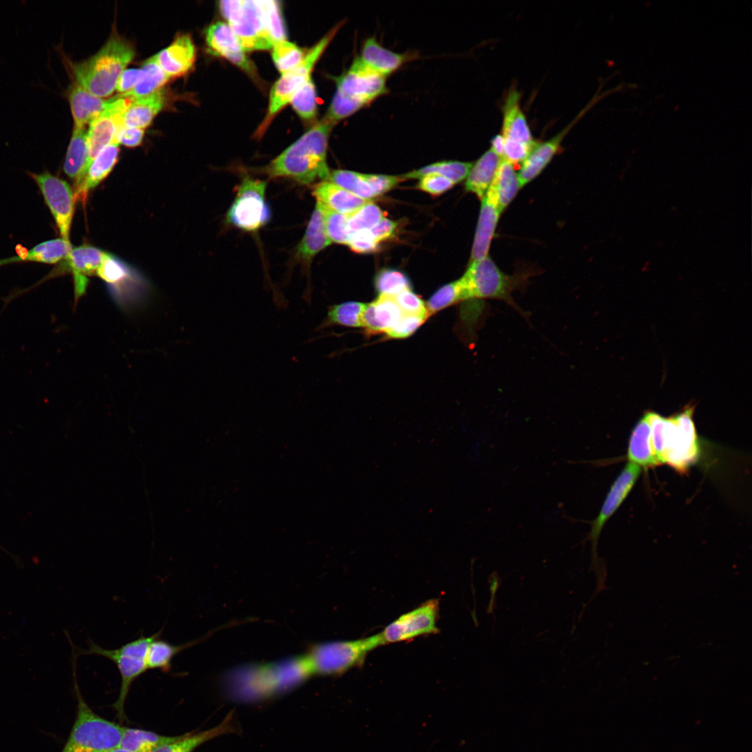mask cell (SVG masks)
Instances as JSON below:
<instances>
[{"instance_id":"8","label":"cell","mask_w":752,"mask_h":752,"mask_svg":"<svg viewBox=\"0 0 752 752\" xmlns=\"http://www.w3.org/2000/svg\"><path fill=\"white\" fill-rule=\"evenodd\" d=\"M219 8L245 52L272 49L261 1H221Z\"/></svg>"},{"instance_id":"33","label":"cell","mask_w":752,"mask_h":752,"mask_svg":"<svg viewBox=\"0 0 752 752\" xmlns=\"http://www.w3.org/2000/svg\"><path fill=\"white\" fill-rule=\"evenodd\" d=\"M233 715V713H230L221 723L211 729L182 735L180 739L161 746L152 752H193L198 746L214 737L235 732Z\"/></svg>"},{"instance_id":"29","label":"cell","mask_w":752,"mask_h":752,"mask_svg":"<svg viewBox=\"0 0 752 752\" xmlns=\"http://www.w3.org/2000/svg\"><path fill=\"white\" fill-rule=\"evenodd\" d=\"M501 159L489 148L473 164L465 182L466 190L482 200L494 180Z\"/></svg>"},{"instance_id":"55","label":"cell","mask_w":752,"mask_h":752,"mask_svg":"<svg viewBox=\"0 0 752 752\" xmlns=\"http://www.w3.org/2000/svg\"><path fill=\"white\" fill-rule=\"evenodd\" d=\"M141 75V68L125 69L117 81L116 90L121 95L128 93L137 84Z\"/></svg>"},{"instance_id":"36","label":"cell","mask_w":752,"mask_h":752,"mask_svg":"<svg viewBox=\"0 0 752 752\" xmlns=\"http://www.w3.org/2000/svg\"><path fill=\"white\" fill-rule=\"evenodd\" d=\"M180 736H164L141 729L124 728L118 747L132 752H152L158 747L180 739Z\"/></svg>"},{"instance_id":"24","label":"cell","mask_w":752,"mask_h":752,"mask_svg":"<svg viewBox=\"0 0 752 752\" xmlns=\"http://www.w3.org/2000/svg\"><path fill=\"white\" fill-rule=\"evenodd\" d=\"M331 243L325 230L322 206L317 201L305 233L296 247L295 257L306 265Z\"/></svg>"},{"instance_id":"15","label":"cell","mask_w":752,"mask_h":752,"mask_svg":"<svg viewBox=\"0 0 752 752\" xmlns=\"http://www.w3.org/2000/svg\"><path fill=\"white\" fill-rule=\"evenodd\" d=\"M48 205L63 239L69 240L75 196L69 185L49 173L32 174Z\"/></svg>"},{"instance_id":"32","label":"cell","mask_w":752,"mask_h":752,"mask_svg":"<svg viewBox=\"0 0 752 752\" xmlns=\"http://www.w3.org/2000/svg\"><path fill=\"white\" fill-rule=\"evenodd\" d=\"M72 249L70 240L63 238L50 240L37 244L24 254L0 260V265L18 261L54 264L66 258Z\"/></svg>"},{"instance_id":"27","label":"cell","mask_w":752,"mask_h":752,"mask_svg":"<svg viewBox=\"0 0 752 752\" xmlns=\"http://www.w3.org/2000/svg\"><path fill=\"white\" fill-rule=\"evenodd\" d=\"M313 194L317 201L345 215L352 214L368 201L327 180L317 184Z\"/></svg>"},{"instance_id":"19","label":"cell","mask_w":752,"mask_h":752,"mask_svg":"<svg viewBox=\"0 0 752 752\" xmlns=\"http://www.w3.org/2000/svg\"><path fill=\"white\" fill-rule=\"evenodd\" d=\"M104 252L100 249L83 245L72 248L71 251L63 260L54 276L66 271L72 272L74 276L75 297L77 300L84 293L87 284V276L97 272L100 265Z\"/></svg>"},{"instance_id":"26","label":"cell","mask_w":752,"mask_h":752,"mask_svg":"<svg viewBox=\"0 0 752 752\" xmlns=\"http://www.w3.org/2000/svg\"><path fill=\"white\" fill-rule=\"evenodd\" d=\"M116 143L104 147L90 164L79 186L75 189V198L84 202L89 190L96 187L111 171L118 157L119 148Z\"/></svg>"},{"instance_id":"1","label":"cell","mask_w":752,"mask_h":752,"mask_svg":"<svg viewBox=\"0 0 752 752\" xmlns=\"http://www.w3.org/2000/svg\"><path fill=\"white\" fill-rule=\"evenodd\" d=\"M530 276L528 273L509 275L502 272L489 256L470 262L461 280L465 306L461 312V320L469 331H476L483 313L484 300L503 301L526 320L528 313L523 311L512 297L515 291L522 290Z\"/></svg>"},{"instance_id":"4","label":"cell","mask_w":752,"mask_h":752,"mask_svg":"<svg viewBox=\"0 0 752 752\" xmlns=\"http://www.w3.org/2000/svg\"><path fill=\"white\" fill-rule=\"evenodd\" d=\"M134 56L132 45L113 35L95 55L71 63L70 68L77 84L93 95L104 97L116 90L121 73Z\"/></svg>"},{"instance_id":"57","label":"cell","mask_w":752,"mask_h":752,"mask_svg":"<svg viewBox=\"0 0 752 752\" xmlns=\"http://www.w3.org/2000/svg\"><path fill=\"white\" fill-rule=\"evenodd\" d=\"M490 600L487 606V613H493L495 605V595L500 584V578L495 572L492 573L489 578Z\"/></svg>"},{"instance_id":"58","label":"cell","mask_w":752,"mask_h":752,"mask_svg":"<svg viewBox=\"0 0 752 752\" xmlns=\"http://www.w3.org/2000/svg\"><path fill=\"white\" fill-rule=\"evenodd\" d=\"M490 148L499 157H503L504 150V139L501 134H498L492 139Z\"/></svg>"},{"instance_id":"52","label":"cell","mask_w":752,"mask_h":752,"mask_svg":"<svg viewBox=\"0 0 752 752\" xmlns=\"http://www.w3.org/2000/svg\"><path fill=\"white\" fill-rule=\"evenodd\" d=\"M378 244L370 230H364L352 235L347 245L356 253H366L375 251Z\"/></svg>"},{"instance_id":"16","label":"cell","mask_w":752,"mask_h":752,"mask_svg":"<svg viewBox=\"0 0 752 752\" xmlns=\"http://www.w3.org/2000/svg\"><path fill=\"white\" fill-rule=\"evenodd\" d=\"M597 97L596 95L572 121L552 138L543 142L537 141L528 155L522 162L521 168L517 173L521 188L535 178L549 164L561 149V143L564 137L581 117L594 103L597 102Z\"/></svg>"},{"instance_id":"49","label":"cell","mask_w":752,"mask_h":752,"mask_svg":"<svg viewBox=\"0 0 752 752\" xmlns=\"http://www.w3.org/2000/svg\"><path fill=\"white\" fill-rule=\"evenodd\" d=\"M428 318L426 315L404 314L385 334L389 338H405L412 335Z\"/></svg>"},{"instance_id":"37","label":"cell","mask_w":752,"mask_h":752,"mask_svg":"<svg viewBox=\"0 0 752 752\" xmlns=\"http://www.w3.org/2000/svg\"><path fill=\"white\" fill-rule=\"evenodd\" d=\"M199 641L200 640H195L183 644L175 645L160 639L159 636L155 638L150 643L147 651L146 664L148 669H158L163 672H169L171 668L173 658L180 652Z\"/></svg>"},{"instance_id":"46","label":"cell","mask_w":752,"mask_h":752,"mask_svg":"<svg viewBox=\"0 0 752 752\" xmlns=\"http://www.w3.org/2000/svg\"><path fill=\"white\" fill-rule=\"evenodd\" d=\"M133 272L125 263L116 256L104 252L96 273L111 287L122 282Z\"/></svg>"},{"instance_id":"22","label":"cell","mask_w":752,"mask_h":752,"mask_svg":"<svg viewBox=\"0 0 752 752\" xmlns=\"http://www.w3.org/2000/svg\"><path fill=\"white\" fill-rule=\"evenodd\" d=\"M412 55L400 54L382 46L375 37L367 38L354 59L364 69L386 78L407 62Z\"/></svg>"},{"instance_id":"6","label":"cell","mask_w":752,"mask_h":752,"mask_svg":"<svg viewBox=\"0 0 752 752\" xmlns=\"http://www.w3.org/2000/svg\"><path fill=\"white\" fill-rule=\"evenodd\" d=\"M383 645L379 633L355 640L313 644L305 655L313 675H336L362 665L369 652Z\"/></svg>"},{"instance_id":"12","label":"cell","mask_w":752,"mask_h":752,"mask_svg":"<svg viewBox=\"0 0 752 752\" xmlns=\"http://www.w3.org/2000/svg\"><path fill=\"white\" fill-rule=\"evenodd\" d=\"M266 186L267 183L264 180L244 178L228 209L227 222L249 232L256 231L264 226L271 216L265 201Z\"/></svg>"},{"instance_id":"51","label":"cell","mask_w":752,"mask_h":752,"mask_svg":"<svg viewBox=\"0 0 752 752\" xmlns=\"http://www.w3.org/2000/svg\"><path fill=\"white\" fill-rule=\"evenodd\" d=\"M455 184L446 178L430 173L420 178L418 187L420 189L432 195H439L451 188Z\"/></svg>"},{"instance_id":"30","label":"cell","mask_w":752,"mask_h":752,"mask_svg":"<svg viewBox=\"0 0 752 752\" xmlns=\"http://www.w3.org/2000/svg\"><path fill=\"white\" fill-rule=\"evenodd\" d=\"M88 168L86 132L74 128L63 165L65 174L75 181V189L81 184Z\"/></svg>"},{"instance_id":"2","label":"cell","mask_w":752,"mask_h":752,"mask_svg":"<svg viewBox=\"0 0 752 752\" xmlns=\"http://www.w3.org/2000/svg\"><path fill=\"white\" fill-rule=\"evenodd\" d=\"M334 126L322 118L274 159L266 173L271 178H287L303 185L328 179L327 152Z\"/></svg>"},{"instance_id":"41","label":"cell","mask_w":752,"mask_h":752,"mask_svg":"<svg viewBox=\"0 0 752 752\" xmlns=\"http://www.w3.org/2000/svg\"><path fill=\"white\" fill-rule=\"evenodd\" d=\"M464 301L460 279L446 284L435 291L425 303L429 315L458 302Z\"/></svg>"},{"instance_id":"50","label":"cell","mask_w":752,"mask_h":752,"mask_svg":"<svg viewBox=\"0 0 752 752\" xmlns=\"http://www.w3.org/2000/svg\"><path fill=\"white\" fill-rule=\"evenodd\" d=\"M393 298L402 313L430 317L425 303L411 289L399 292Z\"/></svg>"},{"instance_id":"10","label":"cell","mask_w":752,"mask_h":752,"mask_svg":"<svg viewBox=\"0 0 752 752\" xmlns=\"http://www.w3.org/2000/svg\"><path fill=\"white\" fill-rule=\"evenodd\" d=\"M341 26L334 27L304 55L302 61L295 68L281 75L273 85L270 94L267 116L262 125V131L267 127L272 118L290 102L295 93L311 77L312 70L329 44Z\"/></svg>"},{"instance_id":"34","label":"cell","mask_w":752,"mask_h":752,"mask_svg":"<svg viewBox=\"0 0 752 752\" xmlns=\"http://www.w3.org/2000/svg\"><path fill=\"white\" fill-rule=\"evenodd\" d=\"M141 69V75L135 86L128 93L119 95L132 100L143 97L161 91L170 79L157 63L155 56L147 59Z\"/></svg>"},{"instance_id":"44","label":"cell","mask_w":752,"mask_h":752,"mask_svg":"<svg viewBox=\"0 0 752 752\" xmlns=\"http://www.w3.org/2000/svg\"><path fill=\"white\" fill-rule=\"evenodd\" d=\"M374 283L379 295L392 297L403 290L411 289L412 287L407 276L394 269L380 270L375 278Z\"/></svg>"},{"instance_id":"14","label":"cell","mask_w":752,"mask_h":752,"mask_svg":"<svg viewBox=\"0 0 752 752\" xmlns=\"http://www.w3.org/2000/svg\"><path fill=\"white\" fill-rule=\"evenodd\" d=\"M131 102V99L120 95L111 98L108 107L89 123L86 132L88 166L104 147L114 142L117 133L124 126L125 112Z\"/></svg>"},{"instance_id":"5","label":"cell","mask_w":752,"mask_h":752,"mask_svg":"<svg viewBox=\"0 0 752 752\" xmlns=\"http://www.w3.org/2000/svg\"><path fill=\"white\" fill-rule=\"evenodd\" d=\"M336 91L323 119L334 125L386 93V78L373 73L354 59L350 68L335 77Z\"/></svg>"},{"instance_id":"39","label":"cell","mask_w":752,"mask_h":752,"mask_svg":"<svg viewBox=\"0 0 752 752\" xmlns=\"http://www.w3.org/2000/svg\"><path fill=\"white\" fill-rule=\"evenodd\" d=\"M472 165L471 162L459 161L439 162L408 173L403 178H420L430 173H437L455 184L467 177Z\"/></svg>"},{"instance_id":"59","label":"cell","mask_w":752,"mask_h":752,"mask_svg":"<svg viewBox=\"0 0 752 752\" xmlns=\"http://www.w3.org/2000/svg\"><path fill=\"white\" fill-rule=\"evenodd\" d=\"M108 752H132V751L125 749H122V748H120V747H116V748H115V749H113L112 750L109 751Z\"/></svg>"},{"instance_id":"48","label":"cell","mask_w":752,"mask_h":752,"mask_svg":"<svg viewBox=\"0 0 752 752\" xmlns=\"http://www.w3.org/2000/svg\"><path fill=\"white\" fill-rule=\"evenodd\" d=\"M271 38L274 43L286 40L280 6L276 1H261Z\"/></svg>"},{"instance_id":"35","label":"cell","mask_w":752,"mask_h":752,"mask_svg":"<svg viewBox=\"0 0 752 752\" xmlns=\"http://www.w3.org/2000/svg\"><path fill=\"white\" fill-rule=\"evenodd\" d=\"M366 304L349 301L329 306L327 315L315 331L338 325L347 327H363L362 315Z\"/></svg>"},{"instance_id":"13","label":"cell","mask_w":752,"mask_h":752,"mask_svg":"<svg viewBox=\"0 0 752 752\" xmlns=\"http://www.w3.org/2000/svg\"><path fill=\"white\" fill-rule=\"evenodd\" d=\"M439 611V600L431 599L401 615L379 632L383 644L410 641L418 636L438 633Z\"/></svg>"},{"instance_id":"17","label":"cell","mask_w":752,"mask_h":752,"mask_svg":"<svg viewBox=\"0 0 752 752\" xmlns=\"http://www.w3.org/2000/svg\"><path fill=\"white\" fill-rule=\"evenodd\" d=\"M205 41L211 54L226 58L250 75L254 74L251 62L228 24H210L205 31Z\"/></svg>"},{"instance_id":"25","label":"cell","mask_w":752,"mask_h":752,"mask_svg":"<svg viewBox=\"0 0 752 752\" xmlns=\"http://www.w3.org/2000/svg\"><path fill=\"white\" fill-rule=\"evenodd\" d=\"M74 128H84L109 104L111 99L104 100L93 95L77 83L71 85L68 93Z\"/></svg>"},{"instance_id":"23","label":"cell","mask_w":752,"mask_h":752,"mask_svg":"<svg viewBox=\"0 0 752 752\" xmlns=\"http://www.w3.org/2000/svg\"><path fill=\"white\" fill-rule=\"evenodd\" d=\"M403 315L393 297L379 295L366 304L362 315L363 327L368 334H386Z\"/></svg>"},{"instance_id":"7","label":"cell","mask_w":752,"mask_h":752,"mask_svg":"<svg viewBox=\"0 0 752 752\" xmlns=\"http://www.w3.org/2000/svg\"><path fill=\"white\" fill-rule=\"evenodd\" d=\"M77 693V717L61 752H108L118 747L125 727L96 714Z\"/></svg>"},{"instance_id":"54","label":"cell","mask_w":752,"mask_h":752,"mask_svg":"<svg viewBox=\"0 0 752 752\" xmlns=\"http://www.w3.org/2000/svg\"><path fill=\"white\" fill-rule=\"evenodd\" d=\"M143 136V129L123 126L117 133L113 143L133 148L141 143Z\"/></svg>"},{"instance_id":"56","label":"cell","mask_w":752,"mask_h":752,"mask_svg":"<svg viewBox=\"0 0 752 752\" xmlns=\"http://www.w3.org/2000/svg\"><path fill=\"white\" fill-rule=\"evenodd\" d=\"M397 227L395 221L386 217L382 218L370 232L377 242L385 240L394 233Z\"/></svg>"},{"instance_id":"45","label":"cell","mask_w":752,"mask_h":752,"mask_svg":"<svg viewBox=\"0 0 752 752\" xmlns=\"http://www.w3.org/2000/svg\"><path fill=\"white\" fill-rule=\"evenodd\" d=\"M303 51L286 40L276 42L272 47V58L281 75L297 66L304 58Z\"/></svg>"},{"instance_id":"9","label":"cell","mask_w":752,"mask_h":752,"mask_svg":"<svg viewBox=\"0 0 752 752\" xmlns=\"http://www.w3.org/2000/svg\"><path fill=\"white\" fill-rule=\"evenodd\" d=\"M162 631L151 636L141 634L136 639L127 642L116 649L100 647L92 640L88 648L81 651L84 655H95L106 657L113 661L119 671L121 684L118 698L113 707L118 716L124 715V704L132 682L148 670L146 655L148 646L155 638L160 636Z\"/></svg>"},{"instance_id":"21","label":"cell","mask_w":752,"mask_h":752,"mask_svg":"<svg viewBox=\"0 0 752 752\" xmlns=\"http://www.w3.org/2000/svg\"><path fill=\"white\" fill-rule=\"evenodd\" d=\"M521 94L512 86L508 91L502 106V125L501 134L506 141H512L533 146V139L526 116L521 107Z\"/></svg>"},{"instance_id":"31","label":"cell","mask_w":752,"mask_h":752,"mask_svg":"<svg viewBox=\"0 0 752 752\" xmlns=\"http://www.w3.org/2000/svg\"><path fill=\"white\" fill-rule=\"evenodd\" d=\"M164 102V94L162 90L132 100L125 112L124 126L144 130L162 110Z\"/></svg>"},{"instance_id":"43","label":"cell","mask_w":752,"mask_h":752,"mask_svg":"<svg viewBox=\"0 0 752 752\" xmlns=\"http://www.w3.org/2000/svg\"><path fill=\"white\" fill-rule=\"evenodd\" d=\"M290 103L301 119L311 121L315 118L318 110L316 90L311 77L295 93Z\"/></svg>"},{"instance_id":"53","label":"cell","mask_w":752,"mask_h":752,"mask_svg":"<svg viewBox=\"0 0 752 752\" xmlns=\"http://www.w3.org/2000/svg\"><path fill=\"white\" fill-rule=\"evenodd\" d=\"M364 180L372 188L375 196H379L394 187L400 178L392 175L363 174Z\"/></svg>"},{"instance_id":"28","label":"cell","mask_w":752,"mask_h":752,"mask_svg":"<svg viewBox=\"0 0 752 752\" xmlns=\"http://www.w3.org/2000/svg\"><path fill=\"white\" fill-rule=\"evenodd\" d=\"M627 458L641 469L660 464L652 447L651 430L645 415L637 423L629 437Z\"/></svg>"},{"instance_id":"42","label":"cell","mask_w":752,"mask_h":752,"mask_svg":"<svg viewBox=\"0 0 752 752\" xmlns=\"http://www.w3.org/2000/svg\"><path fill=\"white\" fill-rule=\"evenodd\" d=\"M382 218L383 212L375 203L367 201L352 214L347 215V226L350 236L364 230H370Z\"/></svg>"},{"instance_id":"40","label":"cell","mask_w":752,"mask_h":752,"mask_svg":"<svg viewBox=\"0 0 752 752\" xmlns=\"http://www.w3.org/2000/svg\"><path fill=\"white\" fill-rule=\"evenodd\" d=\"M328 180L366 201L375 196L362 173L347 170H334L330 171Z\"/></svg>"},{"instance_id":"3","label":"cell","mask_w":752,"mask_h":752,"mask_svg":"<svg viewBox=\"0 0 752 752\" xmlns=\"http://www.w3.org/2000/svg\"><path fill=\"white\" fill-rule=\"evenodd\" d=\"M694 409L690 407L670 418L653 412L645 414L650 427L654 452L660 464H667L681 473L696 462L699 454Z\"/></svg>"},{"instance_id":"18","label":"cell","mask_w":752,"mask_h":752,"mask_svg":"<svg viewBox=\"0 0 752 752\" xmlns=\"http://www.w3.org/2000/svg\"><path fill=\"white\" fill-rule=\"evenodd\" d=\"M501 212L497 195L492 183L481 200V207L470 262L481 260L488 256L490 244Z\"/></svg>"},{"instance_id":"11","label":"cell","mask_w":752,"mask_h":752,"mask_svg":"<svg viewBox=\"0 0 752 752\" xmlns=\"http://www.w3.org/2000/svg\"><path fill=\"white\" fill-rule=\"evenodd\" d=\"M641 471V468L639 466L629 462L626 464L612 484L597 516L590 522V530L584 541L589 540L591 543L590 569L595 572L598 587L604 586L606 576V567L600 562L597 553L599 537L606 522L616 512L632 489Z\"/></svg>"},{"instance_id":"47","label":"cell","mask_w":752,"mask_h":752,"mask_svg":"<svg viewBox=\"0 0 752 752\" xmlns=\"http://www.w3.org/2000/svg\"><path fill=\"white\" fill-rule=\"evenodd\" d=\"M322 206L325 230L330 241L337 244H348L351 236L347 226V215L334 211L323 204Z\"/></svg>"},{"instance_id":"20","label":"cell","mask_w":752,"mask_h":752,"mask_svg":"<svg viewBox=\"0 0 752 752\" xmlns=\"http://www.w3.org/2000/svg\"><path fill=\"white\" fill-rule=\"evenodd\" d=\"M196 50L189 34H178L166 48L155 55V60L169 78L182 77L194 66Z\"/></svg>"},{"instance_id":"38","label":"cell","mask_w":752,"mask_h":752,"mask_svg":"<svg viewBox=\"0 0 752 752\" xmlns=\"http://www.w3.org/2000/svg\"><path fill=\"white\" fill-rule=\"evenodd\" d=\"M492 184L503 212L521 188L518 173L515 170L513 164L502 159Z\"/></svg>"}]
</instances>
